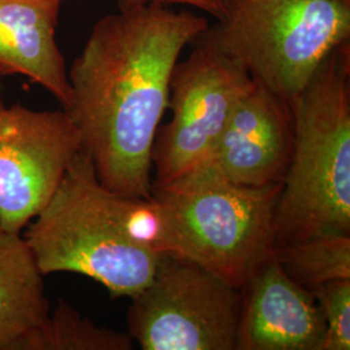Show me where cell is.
I'll return each instance as SVG.
<instances>
[{"label": "cell", "mask_w": 350, "mask_h": 350, "mask_svg": "<svg viewBox=\"0 0 350 350\" xmlns=\"http://www.w3.org/2000/svg\"><path fill=\"white\" fill-rule=\"evenodd\" d=\"M63 1H64V0H63Z\"/></svg>", "instance_id": "obj_17"}, {"label": "cell", "mask_w": 350, "mask_h": 350, "mask_svg": "<svg viewBox=\"0 0 350 350\" xmlns=\"http://www.w3.org/2000/svg\"><path fill=\"white\" fill-rule=\"evenodd\" d=\"M81 148V134L65 111H34L0 99V225L23 232Z\"/></svg>", "instance_id": "obj_8"}, {"label": "cell", "mask_w": 350, "mask_h": 350, "mask_svg": "<svg viewBox=\"0 0 350 350\" xmlns=\"http://www.w3.org/2000/svg\"><path fill=\"white\" fill-rule=\"evenodd\" d=\"M325 321L321 350L350 349V279L325 283L310 291Z\"/></svg>", "instance_id": "obj_15"}, {"label": "cell", "mask_w": 350, "mask_h": 350, "mask_svg": "<svg viewBox=\"0 0 350 350\" xmlns=\"http://www.w3.org/2000/svg\"><path fill=\"white\" fill-rule=\"evenodd\" d=\"M280 191L282 185H237L204 167L152 185L166 254L199 263L243 287L275 254Z\"/></svg>", "instance_id": "obj_4"}, {"label": "cell", "mask_w": 350, "mask_h": 350, "mask_svg": "<svg viewBox=\"0 0 350 350\" xmlns=\"http://www.w3.org/2000/svg\"><path fill=\"white\" fill-rule=\"evenodd\" d=\"M209 27L196 13L150 3L99 20L68 72L64 111L103 186L152 199V153L183 49Z\"/></svg>", "instance_id": "obj_1"}, {"label": "cell", "mask_w": 350, "mask_h": 350, "mask_svg": "<svg viewBox=\"0 0 350 350\" xmlns=\"http://www.w3.org/2000/svg\"><path fill=\"white\" fill-rule=\"evenodd\" d=\"M49 314L44 275L26 239L0 225V350H14Z\"/></svg>", "instance_id": "obj_12"}, {"label": "cell", "mask_w": 350, "mask_h": 350, "mask_svg": "<svg viewBox=\"0 0 350 350\" xmlns=\"http://www.w3.org/2000/svg\"><path fill=\"white\" fill-rule=\"evenodd\" d=\"M349 38L350 0H224L222 18L198 39L291 105Z\"/></svg>", "instance_id": "obj_5"}, {"label": "cell", "mask_w": 350, "mask_h": 350, "mask_svg": "<svg viewBox=\"0 0 350 350\" xmlns=\"http://www.w3.org/2000/svg\"><path fill=\"white\" fill-rule=\"evenodd\" d=\"M127 310L143 350H235L241 289L183 257L163 256Z\"/></svg>", "instance_id": "obj_6"}, {"label": "cell", "mask_w": 350, "mask_h": 350, "mask_svg": "<svg viewBox=\"0 0 350 350\" xmlns=\"http://www.w3.org/2000/svg\"><path fill=\"white\" fill-rule=\"evenodd\" d=\"M120 8H130L137 5H146L150 3H160L165 5L183 4L196 10L209 13L217 21L224 16V0H117Z\"/></svg>", "instance_id": "obj_16"}, {"label": "cell", "mask_w": 350, "mask_h": 350, "mask_svg": "<svg viewBox=\"0 0 350 350\" xmlns=\"http://www.w3.org/2000/svg\"><path fill=\"white\" fill-rule=\"evenodd\" d=\"M293 150L275 208V250L350 235V44L318 66L291 103Z\"/></svg>", "instance_id": "obj_3"}, {"label": "cell", "mask_w": 350, "mask_h": 350, "mask_svg": "<svg viewBox=\"0 0 350 350\" xmlns=\"http://www.w3.org/2000/svg\"><path fill=\"white\" fill-rule=\"evenodd\" d=\"M24 238L43 275L88 276L112 299H131L147 287L166 256L153 199L127 198L103 186L83 148Z\"/></svg>", "instance_id": "obj_2"}, {"label": "cell", "mask_w": 350, "mask_h": 350, "mask_svg": "<svg viewBox=\"0 0 350 350\" xmlns=\"http://www.w3.org/2000/svg\"><path fill=\"white\" fill-rule=\"evenodd\" d=\"M288 275L309 291L332 280L350 279V235L329 234L275 250Z\"/></svg>", "instance_id": "obj_14"}, {"label": "cell", "mask_w": 350, "mask_h": 350, "mask_svg": "<svg viewBox=\"0 0 350 350\" xmlns=\"http://www.w3.org/2000/svg\"><path fill=\"white\" fill-rule=\"evenodd\" d=\"M292 150L291 105L254 79L200 167L241 186L283 185Z\"/></svg>", "instance_id": "obj_9"}, {"label": "cell", "mask_w": 350, "mask_h": 350, "mask_svg": "<svg viewBox=\"0 0 350 350\" xmlns=\"http://www.w3.org/2000/svg\"><path fill=\"white\" fill-rule=\"evenodd\" d=\"M240 289L235 350H321L325 325L319 305L275 254Z\"/></svg>", "instance_id": "obj_10"}, {"label": "cell", "mask_w": 350, "mask_h": 350, "mask_svg": "<svg viewBox=\"0 0 350 350\" xmlns=\"http://www.w3.org/2000/svg\"><path fill=\"white\" fill-rule=\"evenodd\" d=\"M129 334L99 327L66 301L60 300L53 313L21 338L14 350H131Z\"/></svg>", "instance_id": "obj_13"}, {"label": "cell", "mask_w": 350, "mask_h": 350, "mask_svg": "<svg viewBox=\"0 0 350 350\" xmlns=\"http://www.w3.org/2000/svg\"><path fill=\"white\" fill-rule=\"evenodd\" d=\"M63 0H0V75H24L64 108L70 85L56 26Z\"/></svg>", "instance_id": "obj_11"}, {"label": "cell", "mask_w": 350, "mask_h": 350, "mask_svg": "<svg viewBox=\"0 0 350 350\" xmlns=\"http://www.w3.org/2000/svg\"><path fill=\"white\" fill-rule=\"evenodd\" d=\"M195 50L176 63L167 108L173 117L159 129L153 153L154 180L166 185L208 160L241 98L254 85L238 62L196 39Z\"/></svg>", "instance_id": "obj_7"}]
</instances>
